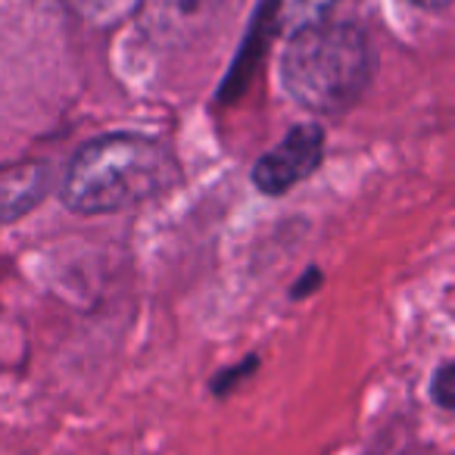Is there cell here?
<instances>
[{"mask_svg":"<svg viewBox=\"0 0 455 455\" xmlns=\"http://www.w3.org/2000/svg\"><path fill=\"white\" fill-rule=\"evenodd\" d=\"M371 47L362 28L312 26L291 35L281 57V82L287 94L318 116H337L349 109L371 82Z\"/></svg>","mask_w":455,"mask_h":455,"instance_id":"cell-2","label":"cell"},{"mask_svg":"<svg viewBox=\"0 0 455 455\" xmlns=\"http://www.w3.org/2000/svg\"><path fill=\"white\" fill-rule=\"evenodd\" d=\"M337 0H266V16H272V26L281 32H303V28L328 22Z\"/></svg>","mask_w":455,"mask_h":455,"instance_id":"cell-4","label":"cell"},{"mask_svg":"<svg viewBox=\"0 0 455 455\" xmlns=\"http://www.w3.org/2000/svg\"><path fill=\"white\" fill-rule=\"evenodd\" d=\"M324 156V132L318 125H293L278 147L256 159L253 184L266 196H281L293 190L299 181L322 165Z\"/></svg>","mask_w":455,"mask_h":455,"instance_id":"cell-3","label":"cell"},{"mask_svg":"<svg viewBox=\"0 0 455 455\" xmlns=\"http://www.w3.org/2000/svg\"><path fill=\"white\" fill-rule=\"evenodd\" d=\"M452 384H455L452 362H443V365L436 368V374H434V384H430V393H434V399H436V405H440V409H452V403H455Z\"/></svg>","mask_w":455,"mask_h":455,"instance_id":"cell-5","label":"cell"},{"mask_svg":"<svg viewBox=\"0 0 455 455\" xmlns=\"http://www.w3.org/2000/svg\"><path fill=\"white\" fill-rule=\"evenodd\" d=\"M181 181L175 156L144 134H103L72 156L63 203L72 212L107 215L169 194Z\"/></svg>","mask_w":455,"mask_h":455,"instance_id":"cell-1","label":"cell"},{"mask_svg":"<svg viewBox=\"0 0 455 455\" xmlns=\"http://www.w3.org/2000/svg\"><path fill=\"white\" fill-rule=\"evenodd\" d=\"M411 4L421 10H430V13H443V10H449L452 0H411Z\"/></svg>","mask_w":455,"mask_h":455,"instance_id":"cell-6","label":"cell"}]
</instances>
